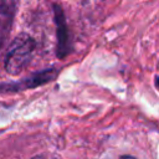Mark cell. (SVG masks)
<instances>
[{
    "instance_id": "4",
    "label": "cell",
    "mask_w": 159,
    "mask_h": 159,
    "mask_svg": "<svg viewBox=\"0 0 159 159\" xmlns=\"http://www.w3.org/2000/svg\"><path fill=\"white\" fill-rule=\"evenodd\" d=\"M17 0H0V48L6 42L16 11Z\"/></svg>"
},
{
    "instance_id": "2",
    "label": "cell",
    "mask_w": 159,
    "mask_h": 159,
    "mask_svg": "<svg viewBox=\"0 0 159 159\" xmlns=\"http://www.w3.org/2000/svg\"><path fill=\"white\" fill-rule=\"evenodd\" d=\"M57 75H58L57 68H46V70L36 71L32 75L17 81L0 82V93H16V92L36 88L53 81L57 77Z\"/></svg>"
},
{
    "instance_id": "1",
    "label": "cell",
    "mask_w": 159,
    "mask_h": 159,
    "mask_svg": "<svg viewBox=\"0 0 159 159\" xmlns=\"http://www.w3.org/2000/svg\"><path fill=\"white\" fill-rule=\"evenodd\" d=\"M36 48V41L27 34L17 35L9 45L5 55L4 67L9 75L17 76L27 67L32 60L34 51Z\"/></svg>"
},
{
    "instance_id": "3",
    "label": "cell",
    "mask_w": 159,
    "mask_h": 159,
    "mask_svg": "<svg viewBox=\"0 0 159 159\" xmlns=\"http://www.w3.org/2000/svg\"><path fill=\"white\" fill-rule=\"evenodd\" d=\"M53 20L56 24V55L58 58H65L72 52V46L66 16L58 4H53Z\"/></svg>"
},
{
    "instance_id": "6",
    "label": "cell",
    "mask_w": 159,
    "mask_h": 159,
    "mask_svg": "<svg viewBox=\"0 0 159 159\" xmlns=\"http://www.w3.org/2000/svg\"><path fill=\"white\" fill-rule=\"evenodd\" d=\"M120 159H135V158H133V157H129V155H124V157H122Z\"/></svg>"
},
{
    "instance_id": "5",
    "label": "cell",
    "mask_w": 159,
    "mask_h": 159,
    "mask_svg": "<svg viewBox=\"0 0 159 159\" xmlns=\"http://www.w3.org/2000/svg\"><path fill=\"white\" fill-rule=\"evenodd\" d=\"M154 86H155V88H158V75L154 76Z\"/></svg>"
}]
</instances>
